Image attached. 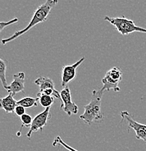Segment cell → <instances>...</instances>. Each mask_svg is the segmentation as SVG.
Returning <instances> with one entry per match:
<instances>
[{"label": "cell", "mask_w": 146, "mask_h": 151, "mask_svg": "<svg viewBox=\"0 0 146 151\" xmlns=\"http://www.w3.org/2000/svg\"><path fill=\"white\" fill-rule=\"evenodd\" d=\"M58 2V0H46L45 3H43L37 7L34 12V15H33L31 21L29 22V23L26 28L16 31L11 37L7 38V39H1V44L4 45L9 42H11L12 41H14L17 38L21 37L23 34H26V32H28L29 30H31L35 26L46 21L50 13V11L52 10L53 7H55Z\"/></svg>", "instance_id": "6da1fadb"}, {"label": "cell", "mask_w": 146, "mask_h": 151, "mask_svg": "<svg viewBox=\"0 0 146 151\" xmlns=\"http://www.w3.org/2000/svg\"><path fill=\"white\" fill-rule=\"evenodd\" d=\"M104 91L102 89L93 90L90 103L84 105V112L80 116V119L87 125H91L95 122H100L103 120V113L101 111V102Z\"/></svg>", "instance_id": "7a4b0ae2"}, {"label": "cell", "mask_w": 146, "mask_h": 151, "mask_svg": "<svg viewBox=\"0 0 146 151\" xmlns=\"http://www.w3.org/2000/svg\"><path fill=\"white\" fill-rule=\"evenodd\" d=\"M104 20L113 25L122 36L129 35L134 32L146 34V28L136 26L134 20H129V19L125 18L124 16L117 17V18L106 16L104 18Z\"/></svg>", "instance_id": "3957f363"}, {"label": "cell", "mask_w": 146, "mask_h": 151, "mask_svg": "<svg viewBox=\"0 0 146 151\" xmlns=\"http://www.w3.org/2000/svg\"><path fill=\"white\" fill-rule=\"evenodd\" d=\"M122 80V71L119 67H114L106 72L105 76L102 79L103 91L114 90L115 92H120L119 84Z\"/></svg>", "instance_id": "277c9868"}, {"label": "cell", "mask_w": 146, "mask_h": 151, "mask_svg": "<svg viewBox=\"0 0 146 151\" xmlns=\"http://www.w3.org/2000/svg\"><path fill=\"white\" fill-rule=\"evenodd\" d=\"M121 117H122V122H127L128 125L129 132L132 129L135 132L137 139H141L146 142V125L134 121L132 117V115L127 111L121 112Z\"/></svg>", "instance_id": "5b68a950"}, {"label": "cell", "mask_w": 146, "mask_h": 151, "mask_svg": "<svg viewBox=\"0 0 146 151\" xmlns=\"http://www.w3.org/2000/svg\"><path fill=\"white\" fill-rule=\"evenodd\" d=\"M50 118H51L50 107L45 108V111L37 115L33 119V122L31 124V127H30L29 131L26 134V137H27L28 139H31L32 134L35 132H37L39 130L42 131L45 128V127L47 126Z\"/></svg>", "instance_id": "8992f818"}, {"label": "cell", "mask_w": 146, "mask_h": 151, "mask_svg": "<svg viewBox=\"0 0 146 151\" xmlns=\"http://www.w3.org/2000/svg\"><path fill=\"white\" fill-rule=\"evenodd\" d=\"M60 94L61 97V109L68 116H70L73 114H77L78 112V107L72 100L70 88L68 86H65L60 92Z\"/></svg>", "instance_id": "52a82bcc"}, {"label": "cell", "mask_w": 146, "mask_h": 151, "mask_svg": "<svg viewBox=\"0 0 146 151\" xmlns=\"http://www.w3.org/2000/svg\"><path fill=\"white\" fill-rule=\"evenodd\" d=\"M85 60V58L82 57L79 60L72 65H64L62 68V73H61V79H62V87H65L67 86L70 81L74 79L76 76V70L78 67Z\"/></svg>", "instance_id": "ba28073f"}, {"label": "cell", "mask_w": 146, "mask_h": 151, "mask_svg": "<svg viewBox=\"0 0 146 151\" xmlns=\"http://www.w3.org/2000/svg\"><path fill=\"white\" fill-rule=\"evenodd\" d=\"M25 78L26 74L24 72H19L13 76V81L8 85L6 90L9 94L15 96L19 92H24L25 91Z\"/></svg>", "instance_id": "9c48e42d"}, {"label": "cell", "mask_w": 146, "mask_h": 151, "mask_svg": "<svg viewBox=\"0 0 146 151\" xmlns=\"http://www.w3.org/2000/svg\"><path fill=\"white\" fill-rule=\"evenodd\" d=\"M17 105V101L14 99V96L11 94L0 99V106L7 113H15Z\"/></svg>", "instance_id": "30bf717a"}, {"label": "cell", "mask_w": 146, "mask_h": 151, "mask_svg": "<svg viewBox=\"0 0 146 151\" xmlns=\"http://www.w3.org/2000/svg\"><path fill=\"white\" fill-rule=\"evenodd\" d=\"M34 84L39 86V92H42V91L47 89H55L54 81L49 77H39L38 78L35 80Z\"/></svg>", "instance_id": "8fae6325"}, {"label": "cell", "mask_w": 146, "mask_h": 151, "mask_svg": "<svg viewBox=\"0 0 146 151\" xmlns=\"http://www.w3.org/2000/svg\"><path fill=\"white\" fill-rule=\"evenodd\" d=\"M39 103V99L34 98V97H26L17 101V104L18 105L24 107L25 108H32V107H37Z\"/></svg>", "instance_id": "7c38bea8"}, {"label": "cell", "mask_w": 146, "mask_h": 151, "mask_svg": "<svg viewBox=\"0 0 146 151\" xmlns=\"http://www.w3.org/2000/svg\"><path fill=\"white\" fill-rule=\"evenodd\" d=\"M37 98L39 99V103L45 108L51 107V105L54 103L55 101V97L53 96L40 94L39 92L37 94Z\"/></svg>", "instance_id": "4fadbf2b"}, {"label": "cell", "mask_w": 146, "mask_h": 151, "mask_svg": "<svg viewBox=\"0 0 146 151\" xmlns=\"http://www.w3.org/2000/svg\"><path fill=\"white\" fill-rule=\"evenodd\" d=\"M7 62L4 59H0V79H1V84L4 89H7V80H6V70H7Z\"/></svg>", "instance_id": "5bb4252c"}, {"label": "cell", "mask_w": 146, "mask_h": 151, "mask_svg": "<svg viewBox=\"0 0 146 151\" xmlns=\"http://www.w3.org/2000/svg\"><path fill=\"white\" fill-rule=\"evenodd\" d=\"M32 117H31V115L27 114V113H25L24 115L20 117V120H21V126H20V130L17 132V136L20 137V132H21V129H23V127H31V124L33 122Z\"/></svg>", "instance_id": "9a60e30c"}, {"label": "cell", "mask_w": 146, "mask_h": 151, "mask_svg": "<svg viewBox=\"0 0 146 151\" xmlns=\"http://www.w3.org/2000/svg\"><path fill=\"white\" fill-rule=\"evenodd\" d=\"M53 145L54 146V147H56V146H62V147H63L64 148H65L68 151H78L73 148V147H70V146L68 145V144H66L65 142L61 139V137L60 136H57L55 138L54 141H53Z\"/></svg>", "instance_id": "2e32d148"}, {"label": "cell", "mask_w": 146, "mask_h": 151, "mask_svg": "<svg viewBox=\"0 0 146 151\" xmlns=\"http://www.w3.org/2000/svg\"><path fill=\"white\" fill-rule=\"evenodd\" d=\"M17 22H18V18H13L12 20H10L8 22H1L0 23V31H2L6 27H7L8 26L14 24V23H16Z\"/></svg>", "instance_id": "e0dca14e"}, {"label": "cell", "mask_w": 146, "mask_h": 151, "mask_svg": "<svg viewBox=\"0 0 146 151\" xmlns=\"http://www.w3.org/2000/svg\"><path fill=\"white\" fill-rule=\"evenodd\" d=\"M15 113L18 116H20L21 117L23 115H24L26 113V108L24 107L21 106V105H17V107L15 108Z\"/></svg>", "instance_id": "ac0fdd59"}]
</instances>
